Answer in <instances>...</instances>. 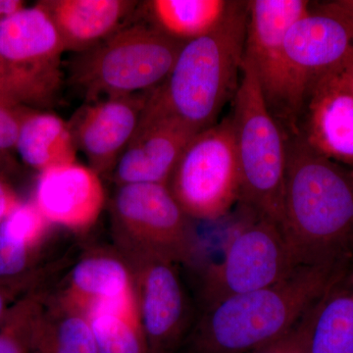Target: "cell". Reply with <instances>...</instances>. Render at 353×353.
<instances>
[{
  "mask_svg": "<svg viewBox=\"0 0 353 353\" xmlns=\"http://www.w3.org/2000/svg\"><path fill=\"white\" fill-rule=\"evenodd\" d=\"M281 230L299 266L347 270L353 260V176L287 134Z\"/></svg>",
  "mask_w": 353,
  "mask_h": 353,
  "instance_id": "cell-1",
  "label": "cell"
},
{
  "mask_svg": "<svg viewBox=\"0 0 353 353\" xmlns=\"http://www.w3.org/2000/svg\"><path fill=\"white\" fill-rule=\"evenodd\" d=\"M347 270L299 267L276 284L208 306L188 353H252L279 340Z\"/></svg>",
  "mask_w": 353,
  "mask_h": 353,
  "instance_id": "cell-2",
  "label": "cell"
},
{
  "mask_svg": "<svg viewBox=\"0 0 353 353\" xmlns=\"http://www.w3.org/2000/svg\"><path fill=\"white\" fill-rule=\"evenodd\" d=\"M246 24L248 1H232L214 31L183 44L166 80L150 90L146 108L194 134L214 126L240 83Z\"/></svg>",
  "mask_w": 353,
  "mask_h": 353,
  "instance_id": "cell-3",
  "label": "cell"
},
{
  "mask_svg": "<svg viewBox=\"0 0 353 353\" xmlns=\"http://www.w3.org/2000/svg\"><path fill=\"white\" fill-rule=\"evenodd\" d=\"M241 75L231 114L240 167V201L248 212L281 227L287 134L267 108L254 69L245 57Z\"/></svg>",
  "mask_w": 353,
  "mask_h": 353,
  "instance_id": "cell-4",
  "label": "cell"
},
{
  "mask_svg": "<svg viewBox=\"0 0 353 353\" xmlns=\"http://www.w3.org/2000/svg\"><path fill=\"white\" fill-rule=\"evenodd\" d=\"M183 44L153 25L121 28L80 53L72 65V82L87 103L150 92L166 80Z\"/></svg>",
  "mask_w": 353,
  "mask_h": 353,
  "instance_id": "cell-5",
  "label": "cell"
},
{
  "mask_svg": "<svg viewBox=\"0 0 353 353\" xmlns=\"http://www.w3.org/2000/svg\"><path fill=\"white\" fill-rule=\"evenodd\" d=\"M66 51L54 23L41 4L24 7L0 23L1 92L16 103L46 108L62 85Z\"/></svg>",
  "mask_w": 353,
  "mask_h": 353,
  "instance_id": "cell-6",
  "label": "cell"
},
{
  "mask_svg": "<svg viewBox=\"0 0 353 353\" xmlns=\"http://www.w3.org/2000/svg\"><path fill=\"white\" fill-rule=\"evenodd\" d=\"M305 0L248 1L245 58L252 63L264 101L285 134L296 132L304 88L285 53V37L308 12Z\"/></svg>",
  "mask_w": 353,
  "mask_h": 353,
  "instance_id": "cell-7",
  "label": "cell"
},
{
  "mask_svg": "<svg viewBox=\"0 0 353 353\" xmlns=\"http://www.w3.org/2000/svg\"><path fill=\"white\" fill-rule=\"evenodd\" d=\"M168 187L183 212L194 219H219L240 201V167L231 115L190 139Z\"/></svg>",
  "mask_w": 353,
  "mask_h": 353,
  "instance_id": "cell-8",
  "label": "cell"
},
{
  "mask_svg": "<svg viewBox=\"0 0 353 353\" xmlns=\"http://www.w3.org/2000/svg\"><path fill=\"white\" fill-rule=\"evenodd\" d=\"M248 214L252 218L234 229L219 261L204 272L201 296L205 307L276 284L301 267L277 223Z\"/></svg>",
  "mask_w": 353,
  "mask_h": 353,
  "instance_id": "cell-9",
  "label": "cell"
},
{
  "mask_svg": "<svg viewBox=\"0 0 353 353\" xmlns=\"http://www.w3.org/2000/svg\"><path fill=\"white\" fill-rule=\"evenodd\" d=\"M112 218L123 250L157 253L175 263H194L197 245L190 217L166 183L119 185Z\"/></svg>",
  "mask_w": 353,
  "mask_h": 353,
  "instance_id": "cell-10",
  "label": "cell"
},
{
  "mask_svg": "<svg viewBox=\"0 0 353 353\" xmlns=\"http://www.w3.org/2000/svg\"><path fill=\"white\" fill-rule=\"evenodd\" d=\"M131 261L139 318L150 353H173L187 325V303L175 262L143 250H124Z\"/></svg>",
  "mask_w": 353,
  "mask_h": 353,
  "instance_id": "cell-11",
  "label": "cell"
},
{
  "mask_svg": "<svg viewBox=\"0 0 353 353\" xmlns=\"http://www.w3.org/2000/svg\"><path fill=\"white\" fill-rule=\"evenodd\" d=\"M290 66L304 88L353 63V14L336 1L311 6L285 41Z\"/></svg>",
  "mask_w": 353,
  "mask_h": 353,
  "instance_id": "cell-12",
  "label": "cell"
},
{
  "mask_svg": "<svg viewBox=\"0 0 353 353\" xmlns=\"http://www.w3.org/2000/svg\"><path fill=\"white\" fill-rule=\"evenodd\" d=\"M294 134L323 157L353 169V94L341 71L308 85Z\"/></svg>",
  "mask_w": 353,
  "mask_h": 353,
  "instance_id": "cell-13",
  "label": "cell"
},
{
  "mask_svg": "<svg viewBox=\"0 0 353 353\" xmlns=\"http://www.w3.org/2000/svg\"><path fill=\"white\" fill-rule=\"evenodd\" d=\"M150 92L88 102L69 123L77 150L99 176L115 169L138 129Z\"/></svg>",
  "mask_w": 353,
  "mask_h": 353,
  "instance_id": "cell-14",
  "label": "cell"
},
{
  "mask_svg": "<svg viewBox=\"0 0 353 353\" xmlns=\"http://www.w3.org/2000/svg\"><path fill=\"white\" fill-rule=\"evenodd\" d=\"M196 134L145 108L138 129L114 169L116 183L168 185L176 162Z\"/></svg>",
  "mask_w": 353,
  "mask_h": 353,
  "instance_id": "cell-15",
  "label": "cell"
},
{
  "mask_svg": "<svg viewBox=\"0 0 353 353\" xmlns=\"http://www.w3.org/2000/svg\"><path fill=\"white\" fill-rule=\"evenodd\" d=\"M104 202L101 176L75 162L41 172L34 203L50 224L81 231L97 222Z\"/></svg>",
  "mask_w": 353,
  "mask_h": 353,
  "instance_id": "cell-16",
  "label": "cell"
},
{
  "mask_svg": "<svg viewBox=\"0 0 353 353\" xmlns=\"http://www.w3.org/2000/svg\"><path fill=\"white\" fill-rule=\"evenodd\" d=\"M65 50L85 52L121 29L138 2L131 0H46Z\"/></svg>",
  "mask_w": 353,
  "mask_h": 353,
  "instance_id": "cell-17",
  "label": "cell"
},
{
  "mask_svg": "<svg viewBox=\"0 0 353 353\" xmlns=\"http://www.w3.org/2000/svg\"><path fill=\"white\" fill-rule=\"evenodd\" d=\"M85 314L99 306L136 297L131 267L117 257L92 254L79 261L60 296Z\"/></svg>",
  "mask_w": 353,
  "mask_h": 353,
  "instance_id": "cell-18",
  "label": "cell"
},
{
  "mask_svg": "<svg viewBox=\"0 0 353 353\" xmlns=\"http://www.w3.org/2000/svg\"><path fill=\"white\" fill-rule=\"evenodd\" d=\"M308 353H353V264L307 315Z\"/></svg>",
  "mask_w": 353,
  "mask_h": 353,
  "instance_id": "cell-19",
  "label": "cell"
},
{
  "mask_svg": "<svg viewBox=\"0 0 353 353\" xmlns=\"http://www.w3.org/2000/svg\"><path fill=\"white\" fill-rule=\"evenodd\" d=\"M24 163L39 172L75 163L77 146L69 123L52 113L28 109L15 145Z\"/></svg>",
  "mask_w": 353,
  "mask_h": 353,
  "instance_id": "cell-20",
  "label": "cell"
},
{
  "mask_svg": "<svg viewBox=\"0 0 353 353\" xmlns=\"http://www.w3.org/2000/svg\"><path fill=\"white\" fill-rule=\"evenodd\" d=\"M30 353H99L87 314L61 296L44 301Z\"/></svg>",
  "mask_w": 353,
  "mask_h": 353,
  "instance_id": "cell-21",
  "label": "cell"
},
{
  "mask_svg": "<svg viewBox=\"0 0 353 353\" xmlns=\"http://www.w3.org/2000/svg\"><path fill=\"white\" fill-rule=\"evenodd\" d=\"M231 3L226 0H153L148 7L155 28L185 43L214 31Z\"/></svg>",
  "mask_w": 353,
  "mask_h": 353,
  "instance_id": "cell-22",
  "label": "cell"
},
{
  "mask_svg": "<svg viewBox=\"0 0 353 353\" xmlns=\"http://www.w3.org/2000/svg\"><path fill=\"white\" fill-rule=\"evenodd\" d=\"M48 224L34 202L20 203L0 223V280H12L28 268Z\"/></svg>",
  "mask_w": 353,
  "mask_h": 353,
  "instance_id": "cell-23",
  "label": "cell"
},
{
  "mask_svg": "<svg viewBox=\"0 0 353 353\" xmlns=\"http://www.w3.org/2000/svg\"><path fill=\"white\" fill-rule=\"evenodd\" d=\"M99 353H150L137 297L87 313Z\"/></svg>",
  "mask_w": 353,
  "mask_h": 353,
  "instance_id": "cell-24",
  "label": "cell"
},
{
  "mask_svg": "<svg viewBox=\"0 0 353 353\" xmlns=\"http://www.w3.org/2000/svg\"><path fill=\"white\" fill-rule=\"evenodd\" d=\"M39 294L16 301L0 323V353H30L32 331L43 309Z\"/></svg>",
  "mask_w": 353,
  "mask_h": 353,
  "instance_id": "cell-25",
  "label": "cell"
},
{
  "mask_svg": "<svg viewBox=\"0 0 353 353\" xmlns=\"http://www.w3.org/2000/svg\"><path fill=\"white\" fill-rule=\"evenodd\" d=\"M28 108L16 103L0 92V153L15 150L23 116Z\"/></svg>",
  "mask_w": 353,
  "mask_h": 353,
  "instance_id": "cell-26",
  "label": "cell"
},
{
  "mask_svg": "<svg viewBox=\"0 0 353 353\" xmlns=\"http://www.w3.org/2000/svg\"><path fill=\"white\" fill-rule=\"evenodd\" d=\"M307 315L284 336L252 353H308Z\"/></svg>",
  "mask_w": 353,
  "mask_h": 353,
  "instance_id": "cell-27",
  "label": "cell"
},
{
  "mask_svg": "<svg viewBox=\"0 0 353 353\" xmlns=\"http://www.w3.org/2000/svg\"><path fill=\"white\" fill-rule=\"evenodd\" d=\"M20 203L13 190L3 181L0 180V223L6 219Z\"/></svg>",
  "mask_w": 353,
  "mask_h": 353,
  "instance_id": "cell-28",
  "label": "cell"
},
{
  "mask_svg": "<svg viewBox=\"0 0 353 353\" xmlns=\"http://www.w3.org/2000/svg\"><path fill=\"white\" fill-rule=\"evenodd\" d=\"M24 7V2L20 0H0V23Z\"/></svg>",
  "mask_w": 353,
  "mask_h": 353,
  "instance_id": "cell-29",
  "label": "cell"
},
{
  "mask_svg": "<svg viewBox=\"0 0 353 353\" xmlns=\"http://www.w3.org/2000/svg\"><path fill=\"white\" fill-rule=\"evenodd\" d=\"M10 292L7 290V287L0 284V323H1L4 316L6 315L8 309L12 305V304H10Z\"/></svg>",
  "mask_w": 353,
  "mask_h": 353,
  "instance_id": "cell-30",
  "label": "cell"
},
{
  "mask_svg": "<svg viewBox=\"0 0 353 353\" xmlns=\"http://www.w3.org/2000/svg\"><path fill=\"white\" fill-rule=\"evenodd\" d=\"M341 74H343L345 83H347L348 88H350L353 94V63L348 65L345 69L341 70Z\"/></svg>",
  "mask_w": 353,
  "mask_h": 353,
  "instance_id": "cell-31",
  "label": "cell"
},
{
  "mask_svg": "<svg viewBox=\"0 0 353 353\" xmlns=\"http://www.w3.org/2000/svg\"><path fill=\"white\" fill-rule=\"evenodd\" d=\"M336 2L348 12L353 14V0H336Z\"/></svg>",
  "mask_w": 353,
  "mask_h": 353,
  "instance_id": "cell-32",
  "label": "cell"
},
{
  "mask_svg": "<svg viewBox=\"0 0 353 353\" xmlns=\"http://www.w3.org/2000/svg\"><path fill=\"white\" fill-rule=\"evenodd\" d=\"M0 92H1V69H0Z\"/></svg>",
  "mask_w": 353,
  "mask_h": 353,
  "instance_id": "cell-33",
  "label": "cell"
},
{
  "mask_svg": "<svg viewBox=\"0 0 353 353\" xmlns=\"http://www.w3.org/2000/svg\"><path fill=\"white\" fill-rule=\"evenodd\" d=\"M350 171H352V176H353V169L352 168H350Z\"/></svg>",
  "mask_w": 353,
  "mask_h": 353,
  "instance_id": "cell-34",
  "label": "cell"
},
{
  "mask_svg": "<svg viewBox=\"0 0 353 353\" xmlns=\"http://www.w3.org/2000/svg\"><path fill=\"white\" fill-rule=\"evenodd\" d=\"M1 155H2L1 153H0V158H1Z\"/></svg>",
  "mask_w": 353,
  "mask_h": 353,
  "instance_id": "cell-35",
  "label": "cell"
}]
</instances>
